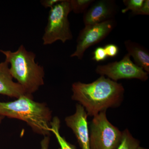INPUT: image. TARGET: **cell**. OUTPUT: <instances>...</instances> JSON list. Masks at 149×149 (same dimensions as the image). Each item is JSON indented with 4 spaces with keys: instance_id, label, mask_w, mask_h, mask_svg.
<instances>
[{
    "instance_id": "obj_1",
    "label": "cell",
    "mask_w": 149,
    "mask_h": 149,
    "mask_svg": "<svg viewBox=\"0 0 149 149\" xmlns=\"http://www.w3.org/2000/svg\"><path fill=\"white\" fill-rule=\"evenodd\" d=\"M72 91V100L83 107L88 116L93 117L108 109L120 106L125 93L122 84L103 75L91 83L74 82Z\"/></svg>"
},
{
    "instance_id": "obj_2",
    "label": "cell",
    "mask_w": 149,
    "mask_h": 149,
    "mask_svg": "<svg viewBox=\"0 0 149 149\" xmlns=\"http://www.w3.org/2000/svg\"><path fill=\"white\" fill-rule=\"evenodd\" d=\"M0 116L22 120L33 132L50 136L52 111L47 105L33 100L32 95H24L13 101L0 102Z\"/></svg>"
},
{
    "instance_id": "obj_3",
    "label": "cell",
    "mask_w": 149,
    "mask_h": 149,
    "mask_svg": "<svg viewBox=\"0 0 149 149\" xmlns=\"http://www.w3.org/2000/svg\"><path fill=\"white\" fill-rule=\"evenodd\" d=\"M10 65V71L13 78L24 89L26 94L32 95L45 84L44 67L35 62L36 54L26 50L23 45L15 52L0 50Z\"/></svg>"
},
{
    "instance_id": "obj_4",
    "label": "cell",
    "mask_w": 149,
    "mask_h": 149,
    "mask_svg": "<svg viewBox=\"0 0 149 149\" xmlns=\"http://www.w3.org/2000/svg\"><path fill=\"white\" fill-rule=\"evenodd\" d=\"M71 11L70 0H61L50 8L42 38L43 45H52L58 40L65 43L72 40V35L68 19Z\"/></svg>"
},
{
    "instance_id": "obj_5",
    "label": "cell",
    "mask_w": 149,
    "mask_h": 149,
    "mask_svg": "<svg viewBox=\"0 0 149 149\" xmlns=\"http://www.w3.org/2000/svg\"><path fill=\"white\" fill-rule=\"evenodd\" d=\"M107 111L93 117L89 127L91 149H117L122 137V131L107 118Z\"/></svg>"
},
{
    "instance_id": "obj_6",
    "label": "cell",
    "mask_w": 149,
    "mask_h": 149,
    "mask_svg": "<svg viewBox=\"0 0 149 149\" xmlns=\"http://www.w3.org/2000/svg\"><path fill=\"white\" fill-rule=\"evenodd\" d=\"M96 73L117 82L121 79H139L146 81L148 79V73L136 65L130 59L128 54H125L120 61L109 63L96 68Z\"/></svg>"
},
{
    "instance_id": "obj_7",
    "label": "cell",
    "mask_w": 149,
    "mask_h": 149,
    "mask_svg": "<svg viewBox=\"0 0 149 149\" xmlns=\"http://www.w3.org/2000/svg\"><path fill=\"white\" fill-rule=\"evenodd\" d=\"M116 25V21L112 19L99 24L85 25L77 37L76 49L70 56L82 59L86 50L104 39Z\"/></svg>"
},
{
    "instance_id": "obj_8",
    "label": "cell",
    "mask_w": 149,
    "mask_h": 149,
    "mask_svg": "<svg viewBox=\"0 0 149 149\" xmlns=\"http://www.w3.org/2000/svg\"><path fill=\"white\" fill-rule=\"evenodd\" d=\"M75 108L74 114L65 118V124L74 133L80 148L91 149L88 114L80 104H76Z\"/></svg>"
},
{
    "instance_id": "obj_9",
    "label": "cell",
    "mask_w": 149,
    "mask_h": 149,
    "mask_svg": "<svg viewBox=\"0 0 149 149\" xmlns=\"http://www.w3.org/2000/svg\"><path fill=\"white\" fill-rule=\"evenodd\" d=\"M83 15L85 25L99 24L114 19L118 7L113 0H100L94 2Z\"/></svg>"
},
{
    "instance_id": "obj_10",
    "label": "cell",
    "mask_w": 149,
    "mask_h": 149,
    "mask_svg": "<svg viewBox=\"0 0 149 149\" xmlns=\"http://www.w3.org/2000/svg\"><path fill=\"white\" fill-rule=\"evenodd\" d=\"M13 79L8 63L5 61L0 63V95L17 99L26 95L23 88Z\"/></svg>"
},
{
    "instance_id": "obj_11",
    "label": "cell",
    "mask_w": 149,
    "mask_h": 149,
    "mask_svg": "<svg viewBox=\"0 0 149 149\" xmlns=\"http://www.w3.org/2000/svg\"><path fill=\"white\" fill-rule=\"evenodd\" d=\"M124 45L128 53L132 56L135 64L140 67L147 73H149L148 51L139 43L130 40L124 42Z\"/></svg>"
},
{
    "instance_id": "obj_12",
    "label": "cell",
    "mask_w": 149,
    "mask_h": 149,
    "mask_svg": "<svg viewBox=\"0 0 149 149\" xmlns=\"http://www.w3.org/2000/svg\"><path fill=\"white\" fill-rule=\"evenodd\" d=\"M60 124V120L57 116L54 117L50 123L51 132L53 133L57 140L60 146L59 149H77L75 146L68 142L64 137L61 135Z\"/></svg>"
},
{
    "instance_id": "obj_13",
    "label": "cell",
    "mask_w": 149,
    "mask_h": 149,
    "mask_svg": "<svg viewBox=\"0 0 149 149\" xmlns=\"http://www.w3.org/2000/svg\"><path fill=\"white\" fill-rule=\"evenodd\" d=\"M140 142L135 139L127 128L122 131V137L120 145L117 149H137Z\"/></svg>"
},
{
    "instance_id": "obj_14",
    "label": "cell",
    "mask_w": 149,
    "mask_h": 149,
    "mask_svg": "<svg viewBox=\"0 0 149 149\" xmlns=\"http://www.w3.org/2000/svg\"><path fill=\"white\" fill-rule=\"evenodd\" d=\"M94 1V0H70L72 11L76 14L85 12Z\"/></svg>"
},
{
    "instance_id": "obj_15",
    "label": "cell",
    "mask_w": 149,
    "mask_h": 149,
    "mask_svg": "<svg viewBox=\"0 0 149 149\" xmlns=\"http://www.w3.org/2000/svg\"><path fill=\"white\" fill-rule=\"evenodd\" d=\"M144 1V0H123V3L125 8L122 9L121 12L123 13H125L128 10H131L133 14L140 8Z\"/></svg>"
},
{
    "instance_id": "obj_16",
    "label": "cell",
    "mask_w": 149,
    "mask_h": 149,
    "mask_svg": "<svg viewBox=\"0 0 149 149\" xmlns=\"http://www.w3.org/2000/svg\"><path fill=\"white\" fill-rule=\"evenodd\" d=\"M107 56L104 49L102 47L96 48L93 52V60L97 62L103 61L107 58Z\"/></svg>"
},
{
    "instance_id": "obj_17",
    "label": "cell",
    "mask_w": 149,
    "mask_h": 149,
    "mask_svg": "<svg viewBox=\"0 0 149 149\" xmlns=\"http://www.w3.org/2000/svg\"><path fill=\"white\" fill-rule=\"evenodd\" d=\"M104 48L107 56L110 57L116 56L118 54L119 51L118 47L114 44L107 45Z\"/></svg>"
},
{
    "instance_id": "obj_18",
    "label": "cell",
    "mask_w": 149,
    "mask_h": 149,
    "mask_svg": "<svg viewBox=\"0 0 149 149\" xmlns=\"http://www.w3.org/2000/svg\"><path fill=\"white\" fill-rule=\"evenodd\" d=\"M133 15H149V1L144 0L143 5L139 10L133 14Z\"/></svg>"
},
{
    "instance_id": "obj_19",
    "label": "cell",
    "mask_w": 149,
    "mask_h": 149,
    "mask_svg": "<svg viewBox=\"0 0 149 149\" xmlns=\"http://www.w3.org/2000/svg\"><path fill=\"white\" fill-rule=\"evenodd\" d=\"M61 1V0H43L41 1L40 3L45 8H51Z\"/></svg>"
},
{
    "instance_id": "obj_20",
    "label": "cell",
    "mask_w": 149,
    "mask_h": 149,
    "mask_svg": "<svg viewBox=\"0 0 149 149\" xmlns=\"http://www.w3.org/2000/svg\"><path fill=\"white\" fill-rule=\"evenodd\" d=\"M50 139L49 136H45L44 139L41 141V149H48L49 145Z\"/></svg>"
},
{
    "instance_id": "obj_21",
    "label": "cell",
    "mask_w": 149,
    "mask_h": 149,
    "mask_svg": "<svg viewBox=\"0 0 149 149\" xmlns=\"http://www.w3.org/2000/svg\"><path fill=\"white\" fill-rule=\"evenodd\" d=\"M5 117L2 116H0V124H1V123L3 119Z\"/></svg>"
},
{
    "instance_id": "obj_22",
    "label": "cell",
    "mask_w": 149,
    "mask_h": 149,
    "mask_svg": "<svg viewBox=\"0 0 149 149\" xmlns=\"http://www.w3.org/2000/svg\"><path fill=\"white\" fill-rule=\"evenodd\" d=\"M137 149H148L147 148H143V147H141L140 146H139L138 148H137Z\"/></svg>"
}]
</instances>
